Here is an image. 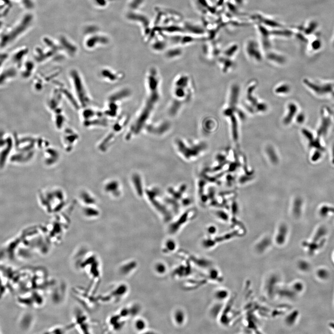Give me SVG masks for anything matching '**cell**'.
<instances>
[{"mask_svg": "<svg viewBox=\"0 0 334 334\" xmlns=\"http://www.w3.org/2000/svg\"><path fill=\"white\" fill-rule=\"evenodd\" d=\"M166 250H167V252H173L175 250L176 248V243L173 240H170L167 241L166 242Z\"/></svg>", "mask_w": 334, "mask_h": 334, "instance_id": "11", "label": "cell"}, {"mask_svg": "<svg viewBox=\"0 0 334 334\" xmlns=\"http://www.w3.org/2000/svg\"><path fill=\"white\" fill-rule=\"evenodd\" d=\"M329 327L334 332V322H331L329 323Z\"/></svg>", "mask_w": 334, "mask_h": 334, "instance_id": "14", "label": "cell"}, {"mask_svg": "<svg viewBox=\"0 0 334 334\" xmlns=\"http://www.w3.org/2000/svg\"><path fill=\"white\" fill-rule=\"evenodd\" d=\"M290 91L289 86L286 85H280L279 87H277L276 90H275V92L277 93H286Z\"/></svg>", "mask_w": 334, "mask_h": 334, "instance_id": "10", "label": "cell"}, {"mask_svg": "<svg viewBox=\"0 0 334 334\" xmlns=\"http://www.w3.org/2000/svg\"><path fill=\"white\" fill-rule=\"evenodd\" d=\"M231 122H232V131H233V135L234 136V138L235 139H237V136H238V123H237V120L234 116H233L231 118Z\"/></svg>", "mask_w": 334, "mask_h": 334, "instance_id": "7", "label": "cell"}, {"mask_svg": "<svg viewBox=\"0 0 334 334\" xmlns=\"http://www.w3.org/2000/svg\"><path fill=\"white\" fill-rule=\"evenodd\" d=\"M316 275L318 278L322 280H326L330 277V273L327 269L320 268L317 270Z\"/></svg>", "mask_w": 334, "mask_h": 334, "instance_id": "4", "label": "cell"}, {"mask_svg": "<svg viewBox=\"0 0 334 334\" xmlns=\"http://www.w3.org/2000/svg\"><path fill=\"white\" fill-rule=\"evenodd\" d=\"M257 108L259 111H264L267 109V106L264 104H258Z\"/></svg>", "mask_w": 334, "mask_h": 334, "instance_id": "13", "label": "cell"}, {"mask_svg": "<svg viewBox=\"0 0 334 334\" xmlns=\"http://www.w3.org/2000/svg\"><path fill=\"white\" fill-rule=\"evenodd\" d=\"M299 267L301 270L307 271L310 268V265L308 263L305 261H302L299 264Z\"/></svg>", "mask_w": 334, "mask_h": 334, "instance_id": "12", "label": "cell"}, {"mask_svg": "<svg viewBox=\"0 0 334 334\" xmlns=\"http://www.w3.org/2000/svg\"><path fill=\"white\" fill-rule=\"evenodd\" d=\"M239 94V88L238 86H234L233 87L232 90L231 96V105L232 106H234L237 103L238 96Z\"/></svg>", "mask_w": 334, "mask_h": 334, "instance_id": "6", "label": "cell"}, {"mask_svg": "<svg viewBox=\"0 0 334 334\" xmlns=\"http://www.w3.org/2000/svg\"><path fill=\"white\" fill-rule=\"evenodd\" d=\"M155 269L156 272L160 274L165 273L167 270L166 265L163 263H158L156 264L155 267Z\"/></svg>", "mask_w": 334, "mask_h": 334, "instance_id": "8", "label": "cell"}, {"mask_svg": "<svg viewBox=\"0 0 334 334\" xmlns=\"http://www.w3.org/2000/svg\"><path fill=\"white\" fill-rule=\"evenodd\" d=\"M297 108L294 104H290L288 105L289 112L286 117L284 119V123L285 125H288L292 121L293 117L295 115Z\"/></svg>", "mask_w": 334, "mask_h": 334, "instance_id": "3", "label": "cell"}, {"mask_svg": "<svg viewBox=\"0 0 334 334\" xmlns=\"http://www.w3.org/2000/svg\"><path fill=\"white\" fill-rule=\"evenodd\" d=\"M146 95L143 105L129 129V135H137L145 129L161 98V78L155 68L148 71L145 77Z\"/></svg>", "mask_w": 334, "mask_h": 334, "instance_id": "1", "label": "cell"}, {"mask_svg": "<svg viewBox=\"0 0 334 334\" xmlns=\"http://www.w3.org/2000/svg\"><path fill=\"white\" fill-rule=\"evenodd\" d=\"M135 327L138 330H143L146 327V323L142 319H138L135 322Z\"/></svg>", "mask_w": 334, "mask_h": 334, "instance_id": "9", "label": "cell"}, {"mask_svg": "<svg viewBox=\"0 0 334 334\" xmlns=\"http://www.w3.org/2000/svg\"></svg>", "mask_w": 334, "mask_h": 334, "instance_id": "15", "label": "cell"}, {"mask_svg": "<svg viewBox=\"0 0 334 334\" xmlns=\"http://www.w3.org/2000/svg\"><path fill=\"white\" fill-rule=\"evenodd\" d=\"M174 319L176 323L178 325H181L183 323L185 319V315L183 311L181 310H177L175 312Z\"/></svg>", "mask_w": 334, "mask_h": 334, "instance_id": "5", "label": "cell"}, {"mask_svg": "<svg viewBox=\"0 0 334 334\" xmlns=\"http://www.w3.org/2000/svg\"><path fill=\"white\" fill-rule=\"evenodd\" d=\"M194 89L192 80L189 75L182 73L176 77L173 83L169 105V113L172 116H176L183 106L191 100Z\"/></svg>", "mask_w": 334, "mask_h": 334, "instance_id": "2", "label": "cell"}]
</instances>
